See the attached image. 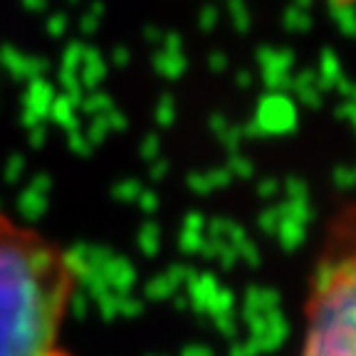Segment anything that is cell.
<instances>
[{
    "label": "cell",
    "mask_w": 356,
    "mask_h": 356,
    "mask_svg": "<svg viewBox=\"0 0 356 356\" xmlns=\"http://www.w3.org/2000/svg\"><path fill=\"white\" fill-rule=\"evenodd\" d=\"M77 284L65 245L0 211V356H72L65 332Z\"/></svg>",
    "instance_id": "cell-1"
},
{
    "label": "cell",
    "mask_w": 356,
    "mask_h": 356,
    "mask_svg": "<svg viewBox=\"0 0 356 356\" xmlns=\"http://www.w3.org/2000/svg\"><path fill=\"white\" fill-rule=\"evenodd\" d=\"M292 356H356V203L337 216L319 250Z\"/></svg>",
    "instance_id": "cell-2"
}]
</instances>
